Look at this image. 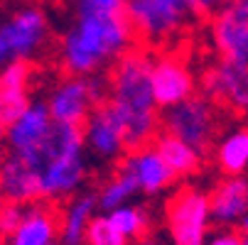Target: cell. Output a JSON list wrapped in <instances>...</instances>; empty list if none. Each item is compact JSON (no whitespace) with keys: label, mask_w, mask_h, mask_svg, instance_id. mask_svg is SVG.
<instances>
[{"label":"cell","mask_w":248,"mask_h":245,"mask_svg":"<svg viewBox=\"0 0 248 245\" xmlns=\"http://www.w3.org/2000/svg\"><path fill=\"white\" fill-rule=\"evenodd\" d=\"M155 57L145 47L128 49L108 74V103L125 123L128 150L153 145L162 130L160 106L153 93Z\"/></svg>","instance_id":"obj_1"},{"label":"cell","mask_w":248,"mask_h":245,"mask_svg":"<svg viewBox=\"0 0 248 245\" xmlns=\"http://www.w3.org/2000/svg\"><path fill=\"white\" fill-rule=\"evenodd\" d=\"M135 40L138 32L128 13L77 15L59 40V64L66 74L93 76L133 49Z\"/></svg>","instance_id":"obj_2"},{"label":"cell","mask_w":248,"mask_h":245,"mask_svg":"<svg viewBox=\"0 0 248 245\" xmlns=\"http://www.w3.org/2000/svg\"><path fill=\"white\" fill-rule=\"evenodd\" d=\"M86 155L84 128L54 123L45 147L37 155H27L34 159L40 172L42 201H66L84 189L89 177Z\"/></svg>","instance_id":"obj_3"},{"label":"cell","mask_w":248,"mask_h":245,"mask_svg":"<svg viewBox=\"0 0 248 245\" xmlns=\"http://www.w3.org/2000/svg\"><path fill=\"white\" fill-rule=\"evenodd\" d=\"M52 40L49 15L37 3H20L0 13V66L37 61Z\"/></svg>","instance_id":"obj_4"},{"label":"cell","mask_w":248,"mask_h":245,"mask_svg":"<svg viewBox=\"0 0 248 245\" xmlns=\"http://www.w3.org/2000/svg\"><path fill=\"white\" fill-rule=\"evenodd\" d=\"M165 223L172 245H206L211 233V201L202 187H180L165 206Z\"/></svg>","instance_id":"obj_5"},{"label":"cell","mask_w":248,"mask_h":245,"mask_svg":"<svg viewBox=\"0 0 248 245\" xmlns=\"http://www.w3.org/2000/svg\"><path fill=\"white\" fill-rule=\"evenodd\" d=\"M108 101V81L101 76H79L66 74L47 91V108L57 123L84 125L86 118Z\"/></svg>","instance_id":"obj_6"},{"label":"cell","mask_w":248,"mask_h":245,"mask_svg":"<svg viewBox=\"0 0 248 245\" xmlns=\"http://www.w3.org/2000/svg\"><path fill=\"white\" fill-rule=\"evenodd\" d=\"M162 130L206 152L219 135L217 103L204 93H194L187 101L162 111Z\"/></svg>","instance_id":"obj_7"},{"label":"cell","mask_w":248,"mask_h":245,"mask_svg":"<svg viewBox=\"0 0 248 245\" xmlns=\"http://www.w3.org/2000/svg\"><path fill=\"white\" fill-rule=\"evenodd\" d=\"M192 5L189 0H130L128 17L140 40L148 44H162L182 32L189 20Z\"/></svg>","instance_id":"obj_8"},{"label":"cell","mask_w":248,"mask_h":245,"mask_svg":"<svg viewBox=\"0 0 248 245\" xmlns=\"http://www.w3.org/2000/svg\"><path fill=\"white\" fill-rule=\"evenodd\" d=\"M202 93L233 113H248V57L214 61L202 72Z\"/></svg>","instance_id":"obj_9"},{"label":"cell","mask_w":248,"mask_h":245,"mask_svg":"<svg viewBox=\"0 0 248 245\" xmlns=\"http://www.w3.org/2000/svg\"><path fill=\"white\" fill-rule=\"evenodd\" d=\"M81 128H84V140H86V152L96 162L113 164V162H121L130 152L128 140H125V123L108 101L101 103Z\"/></svg>","instance_id":"obj_10"},{"label":"cell","mask_w":248,"mask_h":245,"mask_svg":"<svg viewBox=\"0 0 248 245\" xmlns=\"http://www.w3.org/2000/svg\"><path fill=\"white\" fill-rule=\"evenodd\" d=\"M197 72L192 69L189 59L177 54V52H165L155 57L153 64V93L160 111H167L177 103L187 101L189 96L197 93Z\"/></svg>","instance_id":"obj_11"},{"label":"cell","mask_w":248,"mask_h":245,"mask_svg":"<svg viewBox=\"0 0 248 245\" xmlns=\"http://www.w3.org/2000/svg\"><path fill=\"white\" fill-rule=\"evenodd\" d=\"M54 118L45 101H32L30 106L5 128V147L8 152L37 155L54 128Z\"/></svg>","instance_id":"obj_12"},{"label":"cell","mask_w":248,"mask_h":245,"mask_svg":"<svg viewBox=\"0 0 248 245\" xmlns=\"http://www.w3.org/2000/svg\"><path fill=\"white\" fill-rule=\"evenodd\" d=\"M118 164L133 174L140 194H145V196L165 194L177 182L174 172L170 169V164L165 162V157L155 147V143L145 145V147H138V150H130Z\"/></svg>","instance_id":"obj_13"},{"label":"cell","mask_w":248,"mask_h":245,"mask_svg":"<svg viewBox=\"0 0 248 245\" xmlns=\"http://www.w3.org/2000/svg\"><path fill=\"white\" fill-rule=\"evenodd\" d=\"M32 61H13L0 66V125L8 128L32 103Z\"/></svg>","instance_id":"obj_14"},{"label":"cell","mask_w":248,"mask_h":245,"mask_svg":"<svg viewBox=\"0 0 248 245\" xmlns=\"http://www.w3.org/2000/svg\"><path fill=\"white\" fill-rule=\"evenodd\" d=\"M59 233H62V221L54 201H34L27 203L20 228L0 245H57Z\"/></svg>","instance_id":"obj_15"},{"label":"cell","mask_w":248,"mask_h":245,"mask_svg":"<svg viewBox=\"0 0 248 245\" xmlns=\"http://www.w3.org/2000/svg\"><path fill=\"white\" fill-rule=\"evenodd\" d=\"M0 189H3L8 201L20 203H34L42 201V187H40V172L32 157L8 152L0 162Z\"/></svg>","instance_id":"obj_16"},{"label":"cell","mask_w":248,"mask_h":245,"mask_svg":"<svg viewBox=\"0 0 248 245\" xmlns=\"http://www.w3.org/2000/svg\"><path fill=\"white\" fill-rule=\"evenodd\" d=\"M209 42L224 59L248 57V17L236 8H224L209 20Z\"/></svg>","instance_id":"obj_17"},{"label":"cell","mask_w":248,"mask_h":245,"mask_svg":"<svg viewBox=\"0 0 248 245\" xmlns=\"http://www.w3.org/2000/svg\"><path fill=\"white\" fill-rule=\"evenodd\" d=\"M211 216L217 226H236L248 214V179L246 174H226L209 191Z\"/></svg>","instance_id":"obj_18"},{"label":"cell","mask_w":248,"mask_h":245,"mask_svg":"<svg viewBox=\"0 0 248 245\" xmlns=\"http://www.w3.org/2000/svg\"><path fill=\"white\" fill-rule=\"evenodd\" d=\"M98 214V199L91 191H79L77 196L66 199L64 206L59 208V221H62V233L59 243L62 245H84L86 231L91 218Z\"/></svg>","instance_id":"obj_19"},{"label":"cell","mask_w":248,"mask_h":245,"mask_svg":"<svg viewBox=\"0 0 248 245\" xmlns=\"http://www.w3.org/2000/svg\"><path fill=\"white\" fill-rule=\"evenodd\" d=\"M211 157L221 174H248V125H233L217 135Z\"/></svg>","instance_id":"obj_20"},{"label":"cell","mask_w":248,"mask_h":245,"mask_svg":"<svg viewBox=\"0 0 248 245\" xmlns=\"http://www.w3.org/2000/svg\"><path fill=\"white\" fill-rule=\"evenodd\" d=\"M155 147L160 150V155L165 157V162L170 164V169L174 172L177 179H189L202 169L204 164V150L189 145L187 140L170 135L165 130H160V135L155 137Z\"/></svg>","instance_id":"obj_21"},{"label":"cell","mask_w":248,"mask_h":245,"mask_svg":"<svg viewBox=\"0 0 248 245\" xmlns=\"http://www.w3.org/2000/svg\"><path fill=\"white\" fill-rule=\"evenodd\" d=\"M135 194H140L138 182L133 179V174H130L128 169H123V167L118 164L116 172H113L111 177L103 182V187L96 191L98 211H101V214H111V211H116L118 206L130 203V199H133Z\"/></svg>","instance_id":"obj_22"},{"label":"cell","mask_w":248,"mask_h":245,"mask_svg":"<svg viewBox=\"0 0 248 245\" xmlns=\"http://www.w3.org/2000/svg\"><path fill=\"white\" fill-rule=\"evenodd\" d=\"M108 216L116 223V228L130 243L143 240L148 235V231H150V223H153L150 221V211L143 208V206H138V203H123V206L116 208V211H111Z\"/></svg>","instance_id":"obj_23"},{"label":"cell","mask_w":248,"mask_h":245,"mask_svg":"<svg viewBox=\"0 0 248 245\" xmlns=\"http://www.w3.org/2000/svg\"><path fill=\"white\" fill-rule=\"evenodd\" d=\"M84 245H130V240L116 228L108 214H96L89 223Z\"/></svg>","instance_id":"obj_24"},{"label":"cell","mask_w":248,"mask_h":245,"mask_svg":"<svg viewBox=\"0 0 248 245\" xmlns=\"http://www.w3.org/2000/svg\"><path fill=\"white\" fill-rule=\"evenodd\" d=\"M130 0H74L77 15H121L128 13Z\"/></svg>","instance_id":"obj_25"},{"label":"cell","mask_w":248,"mask_h":245,"mask_svg":"<svg viewBox=\"0 0 248 245\" xmlns=\"http://www.w3.org/2000/svg\"><path fill=\"white\" fill-rule=\"evenodd\" d=\"M25 211H27V203L5 199V203L0 206V243H3L5 238H10L20 228V223L25 218Z\"/></svg>","instance_id":"obj_26"},{"label":"cell","mask_w":248,"mask_h":245,"mask_svg":"<svg viewBox=\"0 0 248 245\" xmlns=\"http://www.w3.org/2000/svg\"><path fill=\"white\" fill-rule=\"evenodd\" d=\"M243 233L233 231L231 226H219L214 233H209L206 245H243Z\"/></svg>","instance_id":"obj_27"},{"label":"cell","mask_w":248,"mask_h":245,"mask_svg":"<svg viewBox=\"0 0 248 245\" xmlns=\"http://www.w3.org/2000/svg\"><path fill=\"white\" fill-rule=\"evenodd\" d=\"M233 0H189L192 13L197 17H214L217 13H221L224 8H229Z\"/></svg>","instance_id":"obj_28"},{"label":"cell","mask_w":248,"mask_h":245,"mask_svg":"<svg viewBox=\"0 0 248 245\" xmlns=\"http://www.w3.org/2000/svg\"><path fill=\"white\" fill-rule=\"evenodd\" d=\"M231 8H236L238 13H243V15L248 17V0H233V3H231Z\"/></svg>","instance_id":"obj_29"},{"label":"cell","mask_w":248,"mask_h":245,"mask_svg":"<svg viewBox=\"0 0 248 245\" xmlns=\"http://www.w3.org/2000/svg\"><path fill=\"white\" fill-rule=\"evenodd\" d=\"M238 226H241V233H243V235H248V214L243 216V221H241Z\"/></svg>","instance_id":"obj_30"},{"label":"cell","mask_w":248,"mask_h":245,"mask_svg":"<svg viewBox=\"0 0 248 245\" xmlns=\"http://www.w3.org/2000/svg\"><path fill=\"white\" fill-rule=\"evenodd\" d=\"M130 245H157L155 240H148V238H143V240H135V243H130Z\"/></svg>","instance_id":"obj_31"},{"label":"cell","mask_w":248,"mask_h":245,"mask_svg":"<svg viewBox=\"0 0 248 245\" xmlns=\"http://www.w3.org/2000/svg\"><path fill=\"white\" fill-rule=\"evenodd\" d=\"M0 143H5V128L0 125Z\"/></svg>","instance_id":"obj_32"},{"label":"cell","mask_w":248,"mask_h":245,"mask_svg":"<svg viewBox=\"0 0 248 245\" xmlns=\"http://www.w3.org/2000/svg\"><path fill=\"white\" fill-rule=\"evenodd\" d=\"M5 203V194H3V189H0V206Z\"/></svg>","instance_id":"obj_33"},{"label":"cell","mask_w":248,"mask_h":245,"mask_svg":"<svg viewBox=\"0 0 248 245\" xmlns=\"http://www.w3.org/2000/svg\"><path fill=\"white\" fill-rule=\"evenodd\" d=\"M243 245H248V235H246V238H243Z\"/></svg>","instance_id":"obj_34"}]
</instances>
